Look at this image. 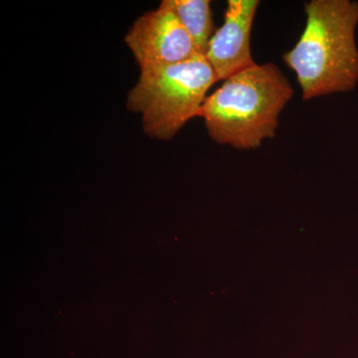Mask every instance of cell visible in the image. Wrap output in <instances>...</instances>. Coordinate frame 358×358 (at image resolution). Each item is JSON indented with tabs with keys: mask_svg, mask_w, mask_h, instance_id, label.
<instances>
[{
	"mask_svg": "<svg viewBox=\"0 0 358 358\" xmlns=\"http://www.w3.org/2000/svg\"><path fill=\"white\" fill-rule=\"evenodd\" d=\"M300 39L282 54L305 101L352 91L358 82V2L312 0Z\"/></svg>",
	"mask_w": 358,
	"mask_h": 358,
	"instance_id": "obj_1",
	"label": "cell"
},
{
	"mask_svg": "<svg viewBox=\"0 0 358 358\" xmlns=\"http://www.w3.org/2000/svg\"><path fill=\"white\" fill-rule=\"evenodd\" d=\"M294 89L273 63L255 64L228 78L207 96L200 117L211 140L255 150L275 136L280 115Z\"/></svg>",
	"mask_w": 358,
	"mask_h": 358,
	"instance_id": "obj_2",
	"label": "cell"
},
{
	"mask_svg": "<svg viewBox=\"0 0 358 358\" xmlns=\"http://www.w3.org/2000/svg\"><path fill=\"white\" fill-rule=\"evenodd\" d=\"M218 82L205 56L185 62L141 70L127 107L141 115L143 131L169 141L188 122L200 117L208 91Z\"/></svg>",
	"mask_w": 358,
	"mask_h": 358,
	"instance_id": "obj_3",
	"label": "cell"
},
{
	"mask_svg": "<svg viewBox=\"0 0 358 358\" xmlns=\"http://www.w3.org/2000/svg\"><path fill=\"white\" fill-rule=\"evenodd\" d=\"M141 70L185 62L199 55L192 37L166 0L143 13L124 37Z\"/></svg>",
	"mask_w": 358,
	"mask_h": 358,
	"instance_id": "obj_4",
	"label": "cell"
},
{
	"mask_svg": "<svg viewBox=\"0 0 358 358\" xmlns=\"http://www.w3.org/2000/svg\"><path fill=\"white\" fill-rule=\"evenodd\" d=\"M259 6V0H228L223 24L214 33L205 54L218 81L256 64L251 34Z\"/></svg>",
	"mask_w": 358,
	"mask_h": 358,
	"instance_id": "obj_5",
	"label": "cell"
},
{
	"mask_svg": "<svg viewBox=\"0 0 358 358\" xmlns=\"http://www.w3.org/2000/svg\"><path fill=\"white\" fill-rule=\"evenodd\" d=\"M192 37L199 55L205 56L216 27L209 0H166Z\"/></svg>",
	"mask_w": 358,
	"mask_h": 358,
	"instance_id": "obj_6",
	"label": "cell"
}]
</instances>
